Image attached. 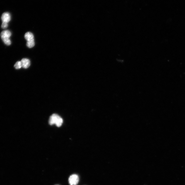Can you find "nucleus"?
Here are the masks:
<instances>
[{"instance_id":"1","label":"nucleus","mask_w":185,"mask_h":185,"mask_svg":"<svg viewBox=\"0 0 185 185\" xmlns=\"http://www.w3.org/2000/svg\"><path fill=\"white\" fill-rule=\"evenodd\" d=\"M63 119L56 114H54L50 117L49 121V123L50 125L55 124L57 127H61L63 123Z\"/></svg>"},{"instance_id":"2","label":"nucleus","mask_w":185,"mask_h":185,"mask_svg":"<svg viewBox=\"0 0 185 185\" xmlns=\"http://www.w3.org/2000/svg\"><path fill=\"white\" fill-rule=\"evenodd\" d=\"M68 181L70 185H77L79 182V177L76 174L72 175L69 177Z\"/></svg>"},{"instance_id":"3","label":"nucleus","mask_w":185,"mask_h":185,"mask_svg":"<svg viewBox=\"0 0 185 185\" xmlns=\"http://www.w3.org/2000/svg\"><path fill=\"white\" fill-rule=\"evenodd\" d=\"M2 22H5L8 23L11 20L10 14L8 13H5L2 14L1 17Z\"/></svg>"},{"instance_id":"4","label":"nucleus","mask_w":185,"mask_h":185,"mask_svg":"<svg viewBox=\"0 0 185 185\" xmlns=\"http://www.w3.org/2000/svg\"><path fill=\"white\" fill-rule=\"evenodd\" d=\"M11 33L9 30H4L2 31L1 34L2 40L9 38L10 37H11Z\"/></svg>"},{"instance_id":"5","label":"nucleus","mask_w":185,"mask_h":185,"mask_svg":"<svg viewBox=\"0 0 185 185\" xmlns=\"http://www.w3.org/2000/svg\"><path fill=\"white\" fill-rule=\"evenodd\" d=\"M22 67L25 69H27L30 66V61L29 60L24 58L22 59L21 61Z\"/></svg>"},{"instance_id":"6","label":"nucleus","mask_w":185,"mask_h":185,"mask_svg":"<svg viewBox=\"0 0 185 185\" xmlns=\"http://www.w3.org/2000/svg\"><path fill=\"white\" fill-rule=\"evenodd\" d=\"M25 37L27 41L34 40V36L32 33L30 32L26 33L25 34Z\"/></svg>"},{"instance_id":"7","label":"nucleus","mask_w":185,"mask_h":185,"mask_svg":"<svg viewBox=\"0 0 185 185\" xmlns=\"http://www.w3.org/2000/svg\"><path fill=\"white\" fill-rule=\"evenodd\" d=\"M35 42L34 41V40L28 41H27V43H26V45L29 48H31L33 47L34 46Z\"/></svg>"},{"instance_id":"8","label":"nucleus","mask_w":185,"mask_h":185,"mask_svg":"<svg viewBox=\"0 0 185 185\" xmlns=\"http://www.w3.org/2000/svg\"><path fill=\"white\" fill-rule=\"evenodd\" d=\"M14 67L16 69H20L22 67L21 62L20 61L17 62L14 65Z\"/></svg>"},{"instance_id":"9","label":"nucleus","mask_w":185,"mask_h":185,"mask_svg":"<svg viewBox=\"0 0 185 185\" xmlns=\"http://www.w3.org/2000/svg\"><path fill=\"white\" fill-rule=\"evenodd\" d=\"M4 44L7 45H10L11 44V41L9 38L5 39L2 40Z\"/></svg>"},{"instance_id":"10","label":"nucleus","mask_w":185,"mask_h":185,"mask_svg":"<svg viewBox=\"0 0 185 185\" xmlns=\"http://www.w3.org/2000/svg\"><path fill=\"white\" fill-rule=\"evenodd\" d=\"M8 23L5 22H2L1 25V28L3 29H5L8 27Z\"/></svg>"}]
</instances>
